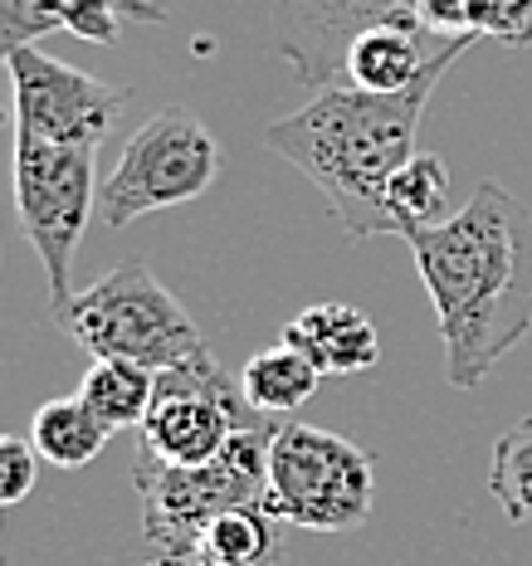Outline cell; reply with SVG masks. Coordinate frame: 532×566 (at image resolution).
I'll use <instances>...</instances> for the list:
<instances>
[{"label": "cell", "instance_id": "obj_1", "mask_svg": "<svg viewBox=\"0 0 532 566\" xmlns=\"http://www.w3.org/2000/svg\"><path fill=\"white\" fill-rule=\"evenodd\" d=\"M406 244L435 303L445 381L479 391L532 333V210L508 186L479 181L455 216Z\"/></svg>", "mask_w": 532, "mask_h": 566}, {"label": "cell", "instance_id": "obj_2", "mask_svg": "<svg viewBox=\"0 0 532 566\" xmlns=\"http://www.w3.org/2000/svg\"><path fill=\"white\" fill-rule=\"evenodd\" d=\"M455 59L435 64L400 93H366V88H323L289 117L264 127V142L289 167H299L323 191L327 210L347 240H376L396 234L386 216V186L416 157V127L430 103V88L449 74Z\"/></svg>", "mask_w": 532, "mask_h": 566}, {"label": "cell", "instance_id": "obj_3", "mask_svg": "<svg viewBox=\"0 0 532 566\" xmlns=\"http://www.w3.org/2000/svg\"><path fill=\"white\" fill-rule=\"evenodd\" d=\"M283 420L234 430L230 444L206 464H167L137 444L133 454V489L142 503V537L157 552H196L200 533L220 513L259 503L269 483V444Z\"/></svg>", "mask_w": 532, "mask_h": 566}, {"label": "cell", "instance_id": "obj_4", "mask_svg": "<svg viewBox=\"0 0 532 566\" xmlns=\"http://www.w3.org/2000/svg\"><path fill=\"white\" fill-rule=\"evenodd\" d=\"M50 313L59 333L74 337L88 357H123L147 371H167L206 352L196 317L142 259L117 264L113 274H103Z\"/></svg>", "mask_w": 532, "mask_h": 566}, {"label": "cell", "instance_id": "obj_5", "mask_svg": "<svg viewBox=\"0 0 532 566\" xmlns=\"http://www.w3.org/2000/svg\"><path fill=\"white\" fill-rule=\"evenodd\" d=\"M376 503V464L347 434L283 420L269 444L264 509L309 533H357Z\"/></svg>", "mask_w": 532, "mask_h": 566}, {"label": "cell", "instance_id": "obj_6", "mask_svg": "<svg viewBox=\"0 0 532 566\" xmlns=\"http://www.w3.org/2000/svg\"><path fill=\"white\" fill-rule=\"evenodd\" d=\"M220 142L186 108H161L127 137L117 167L98 186V220L113 230L133 226L152 210L191 206L216 186Z\"/></svg>", "mask_w": 532, "mask_h": 566}, {"label": "cell", "instance_id": "obj_7", "mask_svg": "<svg viewBox=\"0 0 532 566\" xmlns=\"http://www.w3.org/2000/svg\"><path fill=\"white\" fill-rule=\"evenodd\" d=\"M93 210H98L93 147L15 137V216L50 279V308L74 298V254Z\"/></svg>", "mask_w": 532, "mask_h": 566}, {"label": "cell", "instance_id": "obj_8", "mask_svg": "<svg viewBox=\"0 0 532 566\" xmlns=\"http://www.w3.org/2000/svg\"><path fill=\"white\" fill-rule=\"evenodd\" d=\"M269 420L279 416L254 410L244 386L206 347L196 357L157 371V391H152V410L137 430V444H147L167 464H206L230 444L234 430H250V424H269Z\"/></svg>", "mask_w": 532, "mask_h": 566}, {"label": "cell", "instance_id": "obj_9", "mask_svg": "<svg viewBox=\"0 0 532 566\" xmlns=\"http://www.w3.org/2000/svg\"><path fill=\"white\" fill-rule=\"evenodd\" d=\"M10 88H15V137L54 142V147H93L108 137V127L123 117L133 88L103 84L84 69L50 59L44 50H15L6 59Z\"/></svg>", "mask_w": 532, "mask_h": 566}, {"label": "cell", "instance_id": "obj_10", "mask_svg": "<svg viewBox=\"0 0 532 566\" xmlns=\"http://www.w3.org/2000/svg\"><path fill=\"white\" fill-rule=\"evenodd\" d=\"M392 15H416V0H279L269 40L303 88L323 93L342 88L347 44Z\"/></svg>", "mask_w": 532, "mask_h": 566}, {"label": "cell", "instance_id": "obj_11", "mask_svg": "<svg viewBox=\"0 0 532 566\" xmlns=\"http://www.w3.org/2000/svg\"><path fill=\"white\" fill-rule=\"evenodd\" d=\"M157 0H0V64L15 50L64 30L84 44H117L133 25H167Z\"/></svg>", "mask_w": 532, "mask_h": 566}, {"label": "cell", "instance_id": "obj_12", "mask_svg": "<svg viewBox=\"0 0 532 566\" xmlns=\"http://www.w3.org/2000/svg\"><path fill=\"white\" fill-rule=\"evenodd\" d=\"M474 40H435L416 15H392L382 25L362 30L347 44L342 59V84L347 88H366V93H400L416 78H425L435 64L459 59Z\"/></svg>", "mask_w": 532, "mask_h": 566}, {"label": "cell", "instance_id": "obj_13", "mask_svg": "<svg viewBox=\"0 0 532 566\" xmlns=\"http://www.w3.org/2000/svg\"><path fill=\"white\" fill-rule=\"evenodd\" d=\"M283 342L299 347L323 376H357L376 367L382 357V337H376L372 317L352 303H313L283 327Z\"/></svg>", "mask_w": 532, "mask_h": 566}, {"label": "cell", "instance_id": "obj_14", "mask_svg": "<svg viewBox=\"0 0 532 566\" xmlns=\"http://www.w3.org/2000/svg\"><path fill=\"white\" fill-rule=\"evenodd\" d=\"M200 566H279L283 557V523L259 503L220 513L196 542Z\"/></svg>", "mask_w": 532, "mask_h": 566}, {"label": "cell", "instance_id": "obj_15", "mask_svg": "<svg viewBox=\"0 0 532 566\" xmlns=\"http://www.w3.org/2000/svg\"><path fill=\"white\" fill-rule=\"evenodd\" d=\"M113 430L84 406V396H54L34 410L30 420V444L40 450V459H50L59 469H84L108 450Z\"/></svg>", "mask_w": 532, "mask_h": 566}, {"label": "cell", "instance_id": "obj_16", "mask_svg": "<svg viewBox=\"0 0 532 566\" xmlns=\"http://www.w3.org/2000/svg\"><path fill=\"white\" fill-rule=\"evenodd\" d=\"M152 391H157V371L137 367V361L123 357H93V367L79 381V396L84 406L98 416L108 430H142L152 410Z\"/></svg>", "mask_w": 532, "mask_h": 566}, {"label": "cell", "instance_id": "obj_17", "mask_svg": "<svg viewBox=\"0 0 532 566\" xmlns=\"http://www.w3.org/2000/svg\"><path fill=\"white\" fill-rule=\"evenodd\" d=\"M317 381H323V371H317L299 347H289V342H274V347L254 352V357L244 361V376H240L250 406L264 410V416H279V420L293 416L303 400H313Z\"/></svg>", "mask_w": 532, "mask_h": 566}, {"label": "cell", "instance_id": "obj_18", "mask_svg": "<svg viewBox=\"0 0 532 566\" xmlns=\"http://www.w3.org/2000/svg\"><path fill=\"white\" fill-rule=\"evenodd\" d=\"M386 216H392V230L400 240H410L416 230H430L455 216V210H449L445 161L430 157V151H416V157L392 176V186H386Z\"/></svg>", "mask_w": 532, "mask_h": 566}, {"label": "cell", "instance_id": "obj_19", "mask_svg": "<svg viewBox=\"0 0 532 566\" xmlns=\"http://www.w3.org/2000/svg\"><path fill=\"white\" fill-rule=\"evenodd\" d=\"M489 493L499 499L508 523H532V416L499 434L489 464Z\"/></svg>", "mask_w": 532, "mask_h": 566}, {"label": "cell", "instance_id": "obj_20", "mask_svg": "<svg viewBox=\"0 0 532 566\" xmlns=\"http://www.w3.org/2000/svg\"><path fill=\"white\" fill-rule=\"evenodd\" d=\"M489 15V0H416V20L435 40H483Z\"/></svg>", "mask_w": 532, "mask_h": 566}, {"label": "cell", "instance_id": "obj_21", "mask_svg": "<svg viewBox=\"0 0 532 566\" xmlns=\"http://www.w3.org/2000/svg\"><path fill=\"white\" fill-rule=\"evenodd\" d=\"M40 479V450L20 434H0V509L30 499Z\"/></svg>", "mask_w": 532, "mask_h": 566}, {"label": "cell", "instance_id": "obj_22", "mask_svg": "<svg viewBox=\"0 0 532 566\" xmlns=\"http://www.w3.org/2000/svg\"><path fill=\"white\" fill-rule=\"evenodd\" d=\"M489 40L503 44H532V0H489Z\"/></svg>", "mask_w": 532, "mask_h": 566}, {"label": "cell", "instance_id": "obj_23", "mask_svg": "<svg viewBox=\"0 0 532 566\" xmlns=\"http://www.w3.org/2000/svg\"><path fill=\"white\" fill-rule=\"evenodd\" d=\"M147 566H200L196 552H161V557H152Z\"/></svg>", "mask_w": 532, "mask_h": 566}, {"label": "cell", "instance_id": "obj_24", "mask_svg": "<svg viewBox=\"0 0 532 566\" xmlns=\"http://www.w3.org/2000/svg\"><path fill=\"white\" fill-rule=\"evenodd\" d=\"M0 566H6V562H0Z\"/></svg>", "mask_w": 532, "mask_h": 566}]
</instances>
